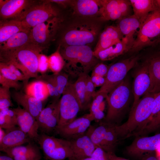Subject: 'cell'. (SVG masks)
<instances>
[{"label": "cell", "instance_id": "6da1fadb", "mask_svg": "<svg viewBox=\"0 0 160 160\" xmlns=\"http://www.w3.org/2000/svg\"><path fill=\"white\" fill-rule=\"evenodd\" d=\"M156 93L147 92L132 108L127 120L121 125H116L119 141L135 136L150 120Z\"/></svg>", "mask_w": 160, "mask_h": 160}, {"label": "cell", "instance_id": "7a4b0ae2", "mask_svg": "<svg viewBox=\"0 0 160 160\" xmlns=\"http://www.w3.org/2000/svg\"><path fill=\"white\" fill-rule=\"evenodd\" d=\"M91 17H81L69 23L63 29L60 47L88 45L93 43L99 33L98 22Z\"/></svg>", "mask_w": 160, "mask_h": 160}, {"label": "cell", "instance_id": "3957f363", "mask_svg": "<svg viewBox=\"0 0 160 160\" xmlns=\"http://www.w3.org/2000/svg\"><path fill=\"white\" fill-rule=\"evenodd\" d=\"M60 52L65 62V66L70 73L87 74L98 63L91 47L88 45H74L62 47Z\"/></svg>", "mask_w": 160, "mask_h": 160}, {"label": "cell", "instance_id": "277c9868", "mask_svg": "<svg viewBox=\"0 0 160 160\" xmlns=\"http://www.w3.org/2000/svg\"><path fill=\"white\" fill-rule=\"evenodd\" d=\"M44 49L31 42L12 53L0 56V60L12 63L25 75L28 82L30 78L39 76L38 56Z\"/></svg>", "mask_w": 160, "mask_h": 160}, {"label": "cell", "instance_id": "5b68a950", "mask_svg": "<svg viewBox=\"0 0 160 160\" xmlns=\"http://www.w3.org/2000/svg\"><path fill=\"white\" fill-rule=\"evenodd\" d=\"M160 43V9L150 12L141 25L130 51L136 52Z\"/></svg>", "mask_w": 160, "mask_h": 160}, {"label": "cell", "instance_id": "8992f818", "mask_svg": "<svg viewBox=\"0 0 160 160\" xmlns=\"http://www.w3.org/2000/svg\"><path fill=\"white\" fill-rule=\"evenodd\" d=\"M131 90L128 80L125 79L108 95L107 114L104 121L117 124L130 99Z\"/></svg>", "mask_w": 160, "mask_h": 160}, {"label": "cell", "instance_id": "52a82bcc", "mask_svg": "<svg viewBox=\"0 0 160 160\" xmlns=\"http://www.w3.org/2000/svg\"><path fill=\"white\" fill-rule=\"evenodd\" d=\"M116 125L103 121L96 125H90L86 134L96 147L107 153H115L119 141Z\"/></svg>", "mask_w": 160, "mask_h": 160}, {"label": "cell", "instance_id": "ba28073f", "mask_svg": "<svg viewBox=\"0 0 160 160\" xmlns=\"http://www.w3.org/2000/svg\"><path fill=\"white\" fill-rule=\"evenodd\" d=\"M48 0L33 4L21 16L15 19L20 21L23 27L30 30L36 25L55 17L59 11Z\"/></svg>", "mask_w": 160, "mask_h": 160}, {"label": "cell", "instance_id": "9c48e42d", "mask_svg": "<svg viewBox=\"0 0 160 160\" xmlns=\"http://www.w3.org/2000/svg\"><path fill=\"white\" fill-rule=\"evenodd\" d=\"M82 109L74 83L68 81L60 100V120L57 128L63 126L73 121Z\"/></svg>", "mask_w": 160, "mask_h": 160}, {"label": "cell", "instance_id": "30bf717a", "mask_svg": "<svg viewBox=\"0 0 160 160\" xmlns=\"http://www.w3.org/2000/svg\"><path fill=\"white\" fill-rule=\"evenodd\" d=\"M138 57H132L116 63L109 67L105 81L96 93L107 96L124 79L128 72L136 65Z\"/></svg>", "mask_w": 160, "mask_h": 160}, {"label": "cell", "instance_id": "8fae6325", "mask_svg": "<svg viewBox=\"0 0 160 160\" xmlns=\"http://www.w3.org/2000/svg\"><path fill=\"white\" fill-rule=\"evenodd\" d=\"M45 156L50 160H64L72 156L70 142L43 133L37 140Z\"/></svg>", "mask_w": 160, "mask_h": 160}, {"label": "cell", "instance_id": "7c38bea8", "mask_svg": "<svg viewBox=\"0 0 160 160\" xmlns=\"http://www.w3.org/2000/svg\"><path fill=\"white\" fill-rule=\"evenodd\" d=\"M160 148V133L150 136H137L125 149V153L136 160H142L148 154Z\"/></svg>", "mask_w": 160, "mask_h": 160}, {"label": "cell", "instance_id": "4fadbf2b", "mask_svg": "<svg viewBox=\"0 0 160 160\" xmlns=\"http://www.w3.org/2000/svg\"><path fill=\"white\" fill-rule=\"evenodd\" d=\"M59 20L55 17L38 24L30 30L31 42L46 48L59 27Z\"/></svg>", "mask_w": 160, "mask_h": 160}, {"label": "cell", "instance_id": "5bb4252c", "mask_svg": "<svg viewBox=\"0 0 160 160\" xmlns=\"http://www.w3.org/2000/svg\"><path fill=\"white\" fill-rule=\"evenodd\" d=\"M94 120L90 113L86 114L68 124L57 128L56 130L63 138L73 140L85 134L91 122Z\"/></svg>", "mask_w": 160, "mask_h": 160}, {"label": "cell", "instance_id": "9a60e30c", "mask_svg": "<svg viewBox=\"0 0 160 160\" xmlns=\"http://www.w3.org/2000/svg\"><path fill=\"white\" fill-rule=\"evenodd\" d=\"M60 100L53 101L44 108L36 120L39 129L49 134L56 129L60 120Z\"/></svg>", "mask_w": 160, "mask_h": 160}, {"label": "cell", "instance_id": "2e32d148", "mask_svg": "<svg viewBox=\"0 0 160 160\" xmlns=\"http://www.w3.org/2000/svg\"><path fill=\"white\" fill-rule=\"evenodd\" d=\"M151 84V79L146 61L138 69L134 77L132 89L134 100L132 108L135 105L142 96L148 92Z\"/></svg>", "mask_w": 160, "mask_h": 160}, {"label": "cell", "instance_id": "e0dca14e", "mask_svg": "<svg viewBox=\"0 0 160 160\" xmlns=\"http://www.w3.org/2000/svg\"><path fill=\"white\" fill-rule=\"evenodd\" d=\"M33 4L27 0H0V17L2 20L17 19Z\"/></svg>", "mask_w": 160, "mask_h": 160}, {"label": "cell", "instance_id": "ac0fdd59", "mask_svg": "<svg viewBox=\"0 0 160 160\" xmlns=\"http://www.w3.org/2000/svg\"><path fill=\"white\" fill-rule=\"evenodd\" d=\"M17 117L18 127L31 139L37 140L39 126L36 119L29 112L20 106L13 108Z\"/></svg>", "mask_w": 160, "mask_h": 160}, {"label": "cell", "instance_id": "d6986e66", "mask_svg": "<svg viewBox=\"0 0 160 160\" xmlns=\"http://www.w3.org/2000/svg\"><path fill=\"white\" fill-rule=\"evenodd\" d=\"M70 141L73 155L69 160H78L90 157L97 147L86 134Z\"/></svg>", "mask_w": 160, "mask_h": 160}, {"label": "cell", "instance_id": "ffe728a7", "mask_svg": "<svg viewBox=\"0 0 160 160\" xmlns=\"http://www.w3.org/2000/svg\"><path fill=\"white\" fill-rule=\"evenodd\" d=\"M140 26V21L134 14L119 20L117 26L122 36V39L124 40L131 48L135 40V34L137 31H138Z\"/></svg>", "mask_w": 160, "mask_h": 160}, {"label": "cell", "instance_id": "44dd1931", "mask_svg": "<svg viewBox=\"0 0 160 160\" xmlns=\"http://www.w3.org/2000/svg\"><path fill=\"white\" fill-rule=\"evenodd\" d=\"M14 101L19 106L31 114L37 120L44 108L43 102L21 92H14L11 95Z\"/></svg>", "mask_w": 160, "mask_h": 160}, {"label": "cell", "instance_id": "7402d4cb", "mask_svg": "<svg viewBox=\"0 0 160 160\" xmlns=\"http://www.w3.org/2000/svg\"><path fill=\"white\" fill-rule=\"evenodd\" d=\"M75 13L83 17H94L101 15L102 0H79L73 3Z\"/></svg>", "mask_w": 160, "mask_h": 160}, {"label": "cell", "instance_id": "603a6c76", "mask_svg": "<svg viewBox=\"0 0 160 160\" xmlns=\"http://www.w3.org/2000/svg\"><path fill=\"white\" fill-rule=\"evenodd\" d=\"M30 30L17 33L0 44V56L12 53L30 43Z\"/></svg>", "mask_w": 160, "mask_h": 160}, {"label": "cell", "instance_id": "cb8c5ba5", "mask_svg": "<svg viewBox=\"0 0 160 160\" xmlns=\"http://www.w3.org/2000/svg\"><path fill=\"white\" fill-rule=\"evenodd\" d=\"M6 130L5 135L0 143L1 151L30 142L31 139L19 127Z\"/></svg>", "mask_w": 160, "mask_h": 160}, {"label": "cell", "instance_id": "d4e9b609", "mask_svg": "<svg viewBox=\"0 0 160 160\" xmlns=\"http://www.w3.org/2000/svg\"><path fill=\"white\" fill-rule=\"evenodd\" d=\"M122 39V36L117 26H108L100 33L99 40L93 51L94 55Z\"/></svg>", "mask_w": 160, "mask_h": 160}, {"label": "cell", "instance_id": "484cf974", "mask_svg": "<svg viewBox=\"0 0 160 160\" xmlns=\"http://www.w3.org/2000/svg\"><path fill=\"white\" fill-rule=\"evenodd\" d=\"M131 49V47L126 41L122 39L94 55L98 59L102 61L109 60L130 51Z\"/></svg>", "mask_w": 160, "mask_h": 160}, {"label": "cell", "instance_id": "4316f807", "mask_svg": "<svg viewBox=\"0 0 160 160\" xmlns=\"http://www.w3.org/2000/svg\"><path fill=\"white\" fill-rule=\"evenodd\" d=\"M134 15L139 20L141 25L149 14L158 8L155 0H130Z\"/></svg>", "mask_w": 160, "mask_h": 160}, {"label": "cell", "instance_id": "83f0119b", "mask_svg": "<svg viewBox=\"0 0 160 160\" xmlns=\"http://www.w3.org/2000/svg\"><path fill=\"white\" fill-rule=\"evenodd\" d=\"M21 22L16 19L0 21V44L19 32L26 31Z\"/></svg>", "mask_w": 160, "mask_h": 160}, {"label": "cell", "instance_id": "f1b7e54d", "mask_svg": "<svg viewBox=\"0 0 160 160\" xmlns=\"http://www.w3.org/2000/svg\"><path fill=\"white\" fill-rule=\"evenodd\" d=\"M25 93L42 101L49 96L45 83L37 80L28 83L24 86Z\"/></svg>", "mask_w": 160, "mask_h": 160}, {"label": "cell", "instance_id": "f546056e", "mask_svg": "<svg viewBox=\"0 0 160 160\" xmlns=\"http://www.w3.org/2000/svg\"><path fill=\"white\" fill-rule=\"evenodd\" d=\"M147 62L151 80L148 92L157 93L160 92V57L153 58Z\"/></svg>", "mask_w": 160, "mask_h": 160}, {"label": "cell", "instance_id": "4dcf8cb0", "mask_svg": "<svg viewBox=\"0 0 160 160\" xmlns=\"http://www.w3.org/2000/svg\"><path fill=\"white\" fill-rule=\"evenodd\" d=\"M88 74L81 73L74 83L77 96L81 102L82 109L85 110L90 107L91 102L89 99L86 89V80Z\"/></svg>", "mask_w": 160, "mask_h": 160}, {"label": "cell", "instance_id": "1f68e13d", "mask_svg": "<svg viewBox=\"0 0 160 160\" xmlns=\"http://www.w3.org/2000/svg\"><path fill=\"white\" fill-rule=\"evenodd\" d=\"M17 125V117L13 109L8 108L0 110V127L7 130Z\"/></svg>", "mask_w": 160, "mask_h": 160}, {"label": "cell", "instance_id": "d6a6232c", "mask_svg": "<svg viewBox=\"0 0 160 160\" xmlns=\"http://www.w3.org/2000/svg\"><path fill=\"white\" fill-rule=\"evenodd\" d=\"M8 156L13 158L18 156H23L40 151L39 148L36 145L28 143L25 145H23L8 148L3 150Z\"/></svg>", "mask_w": 160, "mask_h": 160}, {"label": "cell", "instance_id": "836d02e7", "mask_svg": "<svg viewBox=\"0 0 160 160\" xmlns=\"http://www.w3.org/2000/svg\"><path fill=\"white\" fill-rule=\"evenodd\" d=\"M60 49L59 45L56 51L48 57L49 69L53 73L61 72L65 66V61L61 54Z\"/></svg>", "mask_w": 160, "mask_h": 160}, {"label": "cell", "instance_id": "e575fe53", "mask_svg": "<svg viewBox=\"0 0 160 160\" xmlns=\"http://www.w3.org/2000/svg\"><path fill=\"white\" fill-rule=\"evenodd\" d=\"M107 97L105 94L102 93H96L93 99L90 107V114L94 120H100L105 117L103 111L99 109L101 103L103 101L104 98Z\"/></svg>", "mask_w": 160, "mask_h": 160}, {"label": "cell", "instance_id": "d590c367", "mask_svg": "<svg viewBox=\"0 0 160 160\" xmlns=\"http://www.w3.org/2000/svg\"><path fill=\"white\" fill-rule=\"evenodd\" d=\"M160 131V111L149 121L144 128L135 136H147L149 134Z\"/></svg>", "mask_w": 160, "mask_h": 160}, {"label": "cell", "instance_id": "8d00e7d4", "mask_svg": "<svg viewBox=\"0 0 160 160\" xmlns=\"http://www.w3.org/2000/svg\"><path fill=\"white\" fill-rule=\"evenodd\" d=\"M44 82L48 89L49 96L54 99L55 101L59 100L60 97L57 90L55 83L52 75H42L36 78Z\"/></svg>", "mask_w": 160, "mask_h": 160}, {"label": "cell", "instance_id": "74e56055", "mask_svg": "<svg viewBox=\"0 0 160 160\" xmlns=\"http://www.w3.org/2000/svg\"><path fill=\"white\" fill-rule=\"evenodd\" d=\"M52 75L60 97L69 81L68 75L62 71L57 73H53Z\"/></svg>", "mask_w": 160, "mask_h": 160}, {"label": "cell", "instance_id": "f35d334b", "mask_svg": "<svg viewBox=\"0 0 160 160\" xmlns=\"http://www.w3.org/2000/svg\"><path fill=\"white\" fill-rule=\"evenodd\" d=\"M11 94L9 89L0 87V110L9 108L13 104L11 100Z\"/></svg>", "mask_w": 160, "mask_h": 160}, {"label": "cell", "instance_id": "ab89813d", "mask_svg": "<svg viewBox=\"0 0 160 160\" xmlns=\"http://www.w3.org/2000/svg\"><path fill=\"white\" fill-rule=\"evenodd\" d=\"M49 69L48 57L40 53L38 57V72L44 74Z\"/></svg>", "mask_w": 160, "mask_h": 160}, {"label": "cell", "instance_id": "60d3db41", "mask_svg": "<svg viewBox=\"0 0 160 160\" xmlns=\"http://www.w3.org/2000/svg\"><path fill=\"white\" fill-rule=\"evenodd\" d=\"M0 74L7 79L17 81H20L19 79L12 71L6 63L1 62L0 63Z\"/></svg>", "mask_w": 160, "mask_h": 160}, {"label": "cell", "instance_id": "b9f144b4", "mask_svg": "<svg viewBox=\"0 0 160 160\" xmlns=\"http://www.w3.org/2000/svg\"><path fill=\"white\" fill-rule=\"evenodd\" d=\"M0 83L1 86L10 89V88L14 89L17 91L21 88V85L18 82L10 79H7L0 74Z\"/></svg>", "mask_w": 160, "mask_h": 160}, {"label": "cell", "instance_id": "7bdbcfd3", "mask_svg": "<svg viewBox=\"0 0 160 160\" xmlns=\"http://www.w3.org/2000/svg\"><path fill=\"white\" fill-rule=\"evenodd\" d=\"M108 68L109 67L106 65L102 63H98L92 70L91 75L105 77Z\"/></svg>", "mask_w": 160, "mask_h": 160}, {"label": "cell", "instance_id": "ee69618b", "mask_svg": "<svg viewBox=\"0 0 160 160\" xmlns=\"http://www.w3.org/2000/svg\"><path fill=\"white\" fill-rule=\"evenodd\" d=\"M94 84L92 82L91 78L88 74L87 75L86 80V89L87 95L89 99L91 101L95 96L96 92Z\"/></svg>", "mask_w": 160, "mask_h": 160}, {"label": "cell", "instance_id": "f6af8a7d", "mask_svg": "<svg viewBox=\"0 0 160 160\" xmlns=\"http://www.w3.org/2000/svg\"><path fill=\"white\" fill-rule=\"evenodd\" d=\"M90 157L95 160H109L107 152L99 147L96 148Z\"/></svg>", "mask_w": 160, "mask_h": 160}, {"label": "cell", "instance_id": "bcb514c9", "mask_svg": "<svg viewBox=\"0 0 160 160\" xmlns=\"http://www.w3.org/2000/svg\"><path fill=\"white\" fill-rule=\"evenodd\" d=\"M41 155L40 151L23 156H14V160H40Z\"/></svg>", "mask_w": 160, "mask_h": 160}, {"label": "cell", "instance_id": "7dc6e473", "mask_svg": "<svg viewBox=\"0 0 160 160\" xmlns=\"http://www.w3.org/2000/svg\"><path fill=\"white\" fill-rule=\"evenodd\" d=\"M5 63L7 64L10 70L19 79L20 81L23 82L24 86L26 85L28 82L25 76L22 72L12 63L9 62Z\"/></svg>", "mask_w": 160, "mask_h": 160}, {"label": "cell", "instance_id": "c3c4849f", "mask_svg": "<svg viewBox=\"0 0 160 160\" xmlns=\"http://www.w3.org/2000/svg\"><path fill=\"white\" fill-rule=\"evenodd\" d=\"M160 111V92L156 93L153 100V111L150 120L155 116Z\"/></svg>", "mask_w": 160, "mask_h": 160}, {"label": "cell", "instance_id": "681fc988", "mask_svg": "<svg viewBox=\"0 0 160 160\" xmlns=\"http://www.w3.org/2000/svg\"><path fill=\"white\" fill-rule=\"evenodd\" d=\"M107 153L109 160H129L117 156L115 153L107 152Z\"/></svg>", "mask_w": 160, "mask_h": 160}, {"label": "cell", "instance_id": "f907efd6", "mask_svg": "<svg viewBox=\"0 0 160 160\" xmlns=\"http://www.w3.org/2000/svg\"><path fill=\"white\" fill-rule=\"evenodd\" d=\"M105 77L99 76L94 84L95 87L102 86L105 83Z\"/></svg>", "mask_w": 160, "mask_h": 160}, {"label": "cell", "instance_id": "816d5d0a", "mask_svg": "<svg viewBox=\"0 0 160 160\" xmlns=\"http://www.w3.org/2000/svg\"><path fill=\"white\" fill-rule=\"evenodd\" d=\"M142 160H158V159L155 152H154L145 156Z\"/></svg>", "mask_w": 160, "mask_h": 160}, {"label": "cell", "instance_id": "f5cc1de1", "mask_svg": "<svg viewBox=\"0 0 160 160\" xmlns=\"http://www.w3.org/2000/svg\"><path fill=\"white\" fill-rule=\"evenodd\" d=\"M48 1L52 3H55L63 5H65L66 4L69 3L71 2L70 1L65 0H51Z\"/></svg>", "mask_w": 160, "mask_h": 160}, {"label": "cell", "instance_id": "db71d44e", "mask_svg": "<svg viewBox=\"0 0 160 160\" xmlns=\"http://www.w3.org/2000/svg\"><path fill=\"white\" fill-rule=\"evenodd\" d=\"M6 134V132L4 129L0 127V143L3 140Z\"/></svg>", "mask_w": 160, "mask_h": 160}, {"label": "cell", "instance_id": "11a10c76", "mask_svg": "<svg viewBox=\"0 0 160 160\" xmlns=\"http://www.w3.org/2000/svg\"><path fill=\"white\" fill-rule=\"evenodd\" d=\"M0 160H14L12 157L7 155H1L0 156Z\"/></svg>", "mask_w": 160, "mask_h": 160}, {"label": "cell", "instance_id": "9f6ffc18", "mask_svg": "<svg viewBox=\"0 0 160 160\" xmlns=\"http://www.w3.org/2000/svg\"><path fill=\"white\" fill-rule=\"evenodd\" d=\"M69 160H95L91 157H89L78 160L71 159Z\"/></svg>", "mask_w": 160, "mask_h": 160}, {"label": "cell", "instance_id": "6f0895ef", "mask_svg": "<svg viewBox=\"0 0 160 160\" xmlns=\"http://www.w3.org/2000/svg\"><path fill=\"white\" fill-rule=\"evenodd\" d=\"M155 1L158 8L160 9V0H155Z\"/></svg>", "mask_w": 160, "mask_h": 160}, {"label": "cell", "instance_id": "680465c9", "mask_svg": "<svg viewBox=\"0 0 160 160\" xmlns=\"http://www.w3.org/2000/svg\"></svg>", "mask_w": 160, "mask_h": 160}, {"label": "cell", "instance_id": "91938a15", "mask_svg": "<svg viewBox=\"0 0 160 160\" xmlns=\"http://www.w3.org/2000/svg\"></svg>", "mask_w": 160, "mask_h": 160}]
</instances>
